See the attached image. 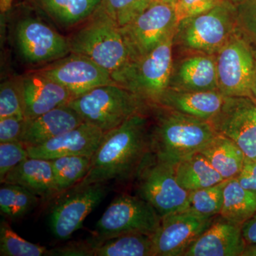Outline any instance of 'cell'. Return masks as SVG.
<instances>
[{
  "label": "cell",
  "instance_id": "e0dca14e",
  "mask_svg": "<svg viewBox=\"0 0 256 256\" xmlns=\"http://www.w3.org/2000/svg\"><path fill=\"white\" fill-rule=\"evenodd\" d=\"M242 226L216 216L184 256H242L246 246Z\"/></svg>",
  "mask_w": 256,
  "mask_h": 256
},
{
  "label": "cell",
  "instance_id": "d4e9b609",
  "mask_svg": "<svg viewBox=\"0 0 256 256\" xmlns=\"http://www.w3.org/2000/svg\"><path fill=\"white\" fill-rule=\"evenodd\" d=\"M256 213V192L242 188L236 178L227 180L220 215L234 223L244 225Z\"/></svg>",
  "mask_w": 256,
  "mask_h": 256
},
{
  "label": "cell",
  "instance_id": "f35d334b",
  "mask_svg": "<svg viewBox=\"0 0 256 256\" xmlns=\"http://www.w3.org/2000/svg\"><path fill=\"white\" fill-rule=\"evenodd\" d=\"M235 178L242 188L256 193V160L246 158L242 169Z\"/></svg>",
  "mask_w": 256,
  "mask_h": 256
},
{
  "label": "cell",
  "instance_id": "277c9868",
  "mask_svg": "<svg viewBox=\"0 0 256 256\" xmlns=\"http://www.w3.org/2000/svg\"><path fill=\"white\" fill-rule=\"evenodd\" d=\"M86 24L68 38L70 53L84 55L114 72L129 60L119 26L99 6Z\"/></svg>",
  "mask_w": 256,
  "mask_h": 256
},
{
  "label": "cell",
  "instance_id": "7bdbcfd3",
  "mask_svg": "<svg viewBox=\"0 0 256 256\" xmlns=\"http://www.w3.org/2000/svg\"><path fill=\"white\" fill-rule=\"evenodd\" d=\"M13 0H0V10L2 12H5L11 8Z\"/></svg>",
  "mask_w": 256,
  "mask_h": 256
},
{
  "label": "cell",
  "instance_id": "484cf974",
  "mask_svg": "<svg viewBox=\"0 0 256 256\" xmlns=\"http://www.w3.org/2000/svg\"><path fill=\"white\" fill-rule=\"evenodd\" d=\"M92 256H153L152 240L146 234L132 233L95 240Z\"/></svg>",
  "mask_w": 256,
  "mask_h": 256
},
{
  "label": "cell",
  "instance_id": "1f68e13d",
  "mask_svg": "<svg viewBox=\"0 0 256 256\" xmlns=\"http://www.w3.org/2000/svg\"><path fill=\"white\" fill-rule=\"evenodd\" d=\"M6 117L25 118L22 78H10L0 85V119Z\"/></svg>",
  "mask_w": 256,
  "mask_h": 256
},
{
  "label": "cell",
  "instance_id": "ba28073f",
  "mask_svg": "<svg viewBox=\"0 0 256 256\" xmlns=\"http://www.w3.org/2000/svg\"><path fill=\"white\" fill-rule=\"evenodd\" d=\"M137 176L138 196L154 207L162 218L188 208L190 192L178 182L173 165L151 153Z\"/></svg>",
  "mask_w": 256,
  "mask_h": 256
},
{
  "label": "cell",
  "instance_id": "5b68a950",
  "mask_svg": "<svg viewBox=\"0 0 256 256\" xmlns=\"http://www.w3.org/2000/svg\"><path fill=\"white\" fill-rule=\"evenodd\" d=\"M67 105L84 122L106 132L118 127L134 114L143 112L146 104L124 88L109 84L74 98Z\"/></svg>",
  "mask_w": 256,
  "mask_h": 256
},
{
  "label": "cell",
  "instance_id": "3957f363",
  "mask_svg": "<svg viewBox=\"0 0 256 256\" xmlns=\"http://www.w3.org/2000/svg\"><path fill=\"white\" fill-rule=\"evenodd\" d=\"M175 33L152 52L138 60H129L111 73L116 85L124 88L152 106L168 88L173 68Z\"/></svg>",
  "mask_w": 256,
  "mask_h": 256
},
{
  "label": "cell",
  "instance_id": "ffe728a7",
  "mask_svg": "<svg viewBox=\"0 0 256 256\" xmlns=\"http://www.w3.org/2000/svg\"><path fill=\"white\" fill-rule=\"evenodd\" d=\"M226 96L220 92H186L168 88L152 106L210 121L222 108Z\"/></svg>",
  "mask_w": 256,
  "mask_h": 256
},
{
  "label": "cell",
  "instance_id": "cb8c5ba5",
  "mask_svg": "<svg viewBox=\"0 0 256 256\" xmlns=\"http://www.w3.org/2000/svg\"><path fill=\"white\" fill-rule=\"evenodd\" d=\"M178 182L188 192L214 186L225 181L202 153H195L174 166Z\"/></svg>",
  "mask_w": 256,
  "mask_h": 256
},
{
  "label": "cell",
  "instance_id": "74e56055",
  "mask_svg": "<svg viewBox=\"0 0 256 256\" xmlns=\"http://www.w3.org/2000/svg\"><path fill=\"white\" fill-rule=\"evenodd\" d=\"M94 245V238L88 242H70L64 246L50 250V256H92Z\"/></svg>",
  "mask_w": 256,
  "mask_h": 256
},
{
  "label": "cell",
  "instance_id": "f546056e",
  "mask_svg": "<svg viewBox=\"0 0 256 256\" xmlns=\"http://www.w3.org/2000/svg\"><path fill=\"white\" fill-rule=\"evenodd\" d=\"M226 181L190 192L186 210L206 218L220 215L223 207L224 188Z\"/></svg>",
  "mask_w": 256,
  "mask_h": 256
},
{
  "label": "cell",
  "instance_id": "7a4b0ae2",
  "mask_svg": "<svg viewBox=\"0 0 256 256\" xmlns=\"http://www.w3.org/2000/svg\"><path fill=\"white\" fill-rule=\"evenodd\" d=\"M156 124L150 130L152 153L158 160L174 166L198 152L218 133L208 120L158 106Z\"/></svg>",
  "mask_w": 256,
  "mask_h": 256
},
{
  "label": "cell",
  "instance_id": "f6af8a7d",
  "mask_svg": "<svg viewBox=\"0 0 256 256\" xmlns=\"http://www.w3.org/2000/svg\"><path fill=\"white\" fill-rule=\"evenodd\" d=\"M226 1L230 2L233 3L234 4H237L240 0H226Z\"/></svg>",
  "mask_w": 256,
  "mask_h": 256
},
{
  "label": "cell",
  "instance_id": "ee69618b",
  "mask_svg": "<svg viewBox=\"0 0 256 256\" xmlns=\"http://www.w3.org/2000/svg\"><path fill=\"white\" fill-rule=\"evenodd\" d=\"M178 0H154L153 2L164 3V4H172Z\"/></svg>",
  "mask_w": 256,
  "mask_h": 256
},
{
  "label": "cell",
  "instance_id": "60d3db41",
  "mask_svg": "<svg viewBox=\"0 0 256 256\" xmlns=\"http://www.w3.org/2000/svg\"><path fill=\"white\" fill-rule=\"evenodd\" d=\"M250 90H252V99L256 102V58L254 63V70H252Z\"/></svg>",
  "mask_w": 256,
  "mask_h": 256
},
{
  "label": "cell",
  "instance_id": "6da1fadb",
  "mask_svg": "<svg viewBox=\"0 0 256 256\" xmlns=\"http://www.w3.org/2000/svg\"><path fill=\"white\" fill-rule=\"evenodd\" d=\"M149 127L148 118L141 112L104 132L86 176L70 190L112 180L127 181L138 175L152 153Z\"/></svg>",
  "mask_w": 256,
  "mask_h": 256
},
{
  "label": "cell",
  "instance_id": "8992f818",
  "mask_svg": "<svg viewBox=\"0 0 256 256\" xmlns=\"http://www.w3.org/2000/svg\"><path fill=\"white\" fill-rule=\"evenodd\" d=\"M235 33V4L224 0L208 11L180 22L174 42L184 50L216 55Z\"/></svg>",
  "mask_w": 256,
  "mask_h": 256
},
{
  "label": "cell",
  "instance_id": "9a60e30c",
  "mask_svg": "<svg viewBox=\"0 0 256 256\" xmlns=\"http://www.w3.org/2000/svg\"><path fill=\"white\" fill-rule=\"evenodd\" d=\"M16 43L23 58L31 64L54 62L70 53L68 38L35 18L18 24Z\"/></svg>",
  "mask_w": 256,
  "mask_h": 256
},
{
  "label": "cell",
  "instance_id": "7402d4cb",
  "mask_svg": "<svg viewBox=\"0 0 256 256\" xmlns=\"http://www.w3.org/2000/svg\"><path fill=\"white\" fill-rule=\"evenodd\" d=\"M2 183L20 185L40 197L56 196L50 160L28 158L8 172Z\"/></svg>",
  "mask_w": 256,
  "mask_h": 256
},
{
  "label": "cell",
  "instance_id": "52a82bcc",
  "mask_svg": "<svg viewBox=\"0 0 256 256\" xmlns=\"http://www.w3.org/2000/svg\"><path fill=\"white\" fill-rule=\"evenodd\" d=\"M162 217L154 207L140 196L122 194L114 198L96 224V242L122 234L137 233L152 236Z\"/></svg>",
  "mask_w": 256,
  "mask_h": 256
},
{
  "label": "cell",
  "instance_id": "8fae6325",
  "mask_svg": "<svg viewBox=\"0 0 256 256\" xmlns=\"http://www.w3.org/2000/svg\"><path fill=\"white\" fill-rule=\"evenodd\" d=\"M106 183L94 184L60 195L50 215V232L55 238L67 240L79 229L107 194Z\"/></svg>",
  "mask_w": 256,
  "mask_h": 256
},
{
  "label": "cell",
  "instance_id": "8d00e7d4",
  "mask_svg": "<svg viewBox=\"0 0 256 256\" xmlns=\"http://www.w3.org/2000/svg\"><path fill=\"white\" fill-rule=\"evenodd\" d=\"M26 118L6 117L0 119V143L22 142Z\"/></svg>",
  "mask_w": 256,
  "mask_h": 256
},
{
  "label": "cell",
  "instance_id": "44dd1931",
  "mask_svg": "<svg viewBox=\"0 0 256 256\" xmlns=\"http://www.w3.org/2000/svg\"><path fill=\"white\" fill-rule=\"evenodd\" d=\"M82 122L80 116L70 106H60L35 118L26 119L22 142L26 146H40Z\"/></svg>",
  "mask_w": 256,
  "mask_h": 256
},
{
  "label": "cell",
  "instance_id": "836d02e7",
  "mask_svg": "<svg viewBox=\"0 0 256 256\" xmlns=\"http://www.w3.org/2000/svg\"><path fill=\"white\" fill-rule=\"evenodd\" d=\"M154 0H102L100 6L114 20L119 28L137 18Z\"/></svg>",
  "mask_w": 256,
  "mask_h": 256
},
{
  "label": "cell",
  "instance_id": "4dcf8cb0",
  "mask_svg": "<svg viewBox=\"0 0 256 256\" xmlns=\"http://www.w3.org/2000/svg\"><path fill=\"white\" fill-rule=\"evenodd\" d=\"M0 255L2 256H50V250L28 242L13 230L6 220L0 224Z\"/></svg>",
  "mask_w": 256,
  "mask_h": 256
},
{
  "label": "cell",
  "instance_id": "d590c367",
  "mask_svg": "<svg viewBox=\"0 0 256 256\" xmlns=\"http://www.w3.org/2000/svg\"><path fill=\"white\" fill-rule=\"evenodd\" d=\"M224 0H178L172 6L178 22L212 10Z\"/></svg>",
  "mask_w": 256,
  "mask_h": 256
},
{
  "label": "cell",
  "instance_id": "83f0119b",
  "mask_svg": "<svg viewBox=\"0 0 256 256\" xmlns=\"http://www.w3.org/2000/svg\"><path fill=\"white\" fill-rule=\"evenodd\" d=\"M50 161L54 178L56 196H60L78 184L86 176L92 158L62 156Z\"/></svg>",
  "mask_w": 256,
  "mask_h": 256
},
{
  "label": "cell",
  "instance_id": "4fadbf2b",
  "mask_svg": "<svg viewBox=\"0 0 256 256\" xmlns=\"http://www.w3.org/2000/svg\"><path fill=\"white\" fill-rule=\"evenodd\" d=\"M37 72L63 86L73 98L101 86L116 84L110 72L79 54L70 53Z\"/></svg>",
  "mask_w": 256,
  "mask_h": 256
},
{
  "label": "cell",
  "instance_id": "b9f144b4",
  "mask_svg": "<svg viewBox=\"0 0 256 256\" xmlns=\"http://www.w3.org/2000/svg\"><path fill=\"white\" fill-rule=\"evenodd\" d=\"M242 256H256V244H246Z\"/></svg>",
  "mask_w": 256,
  "mask_h": 256
},
{
  "label": "cell",
  "instance_id": "ab89813d",
  "mask_svg": "<svg viewBox=\"0 0 256 256\" xmlns=\"http://www.w3.org/2000/svg\"><path fill=\"white\" fill-rule=\"evenodd\" d=\"M242 232L246 244H256V213L244 224Z\"/></svg>",
  "mask_w": 256,
  "mask_h": 256
},
{
  "label": "cell",
  "instance_id": "2e32d148",
  "mask_svg": "<svg viewBox=\"0 0 256 256\" xmlns=\"http://www.w3.org/2000/svg\"><path fill=\"white\" fill-rule=\"evenodd\" d=\"M100 128L82 122L78 127L37 146H26L28 158L47 160L62 156L92 158L104 137Z\"/></svg>",
  "mask_w": 256,
  "mask_h": 256
},
{
  "label": "cell",
  "instance_id": "e575fe53",
  "mask_svg": "<svg viewBox=\"0 0 256 256\" xmlns=\"http://www.w3.org/2000/svg\"><path fill=\"white\" fill-rule=\"evenodd\" d=\"M28 158V150L22 142L0 143V182Z\"/></svg>",
  "mask_w": 256,
  "mask_h": 256
},
{
  "label": "cell",
  "instance_id": "9c48e42d",
  "mask_svg": "<svg viewBox=\"0 0 256 256\" xmlns=\"http://www.w3.org/2000/svg\"><path fill=\"white\" fill-rule=\"evenodd\" d=\"M178 24L172 5L153 2L142 14L120 28L129 60L150 53L176 32Z\"/></svg>",
  "mask_w": 256,
  "mask_h": 256
},
{
  "label": "cell",
  "instance_id": "4316f807",
  "mask_svg": "<svg viewBox=\"0 0 256 256\" xmlns=\"http://www.w3.org/2000/svg\"><path fill=\"white\" fill-rule=\"evenodd\" d=\"M102 0H40L43 9L64 26H73L88 20Z\"/></svg>",
  "mask_w": 256,
  "mask_h": 256
},
{
  "label": "cell",
  "instance_id": "30bf717a",
  "mask_svg": "<svg viewBox=\"0 0 256 256\" xmlns=\"http://www.w3.org/2000/svg\"><path fill=\"white\" fill-rule=\"evenodd\" d=\"M215 56L218 92L226 97L252 98L256 58L246 42L235 33Z\"/></svg>",
  "mask_w": 256,
  "mask_h": 256
},
{
  "label": "cell",
  "instance_id": "7c38bea8",
  "mask_svg": "<svg viewBox=\"0 0 256 256\" xmlns=\"http://www.w3.org/2000/svg\"><path fill=\"white\" fill-rule=\"evenodd\" d=\"M216 132L233 140L246 158L256 160V102L249 97H226L210 121Z\"/></svg>",
  "mask_w": 256,
  "mask_h": 256
},
{
  "label": "cell",
  "instance_id": "d6a6232c",
  "mask_svg": "<svg viewBox=\"0 0 256 256\" xmlns=\"http://www.w3.org/2000/svg\"><path fill=\"white\" fill-rule=\"evenodd\" d=\"M235 8L236 33L246 42L256 58V0H240Z\"/></svg>",
  "mask_w": 256,
  "mask_h": 256
},
{
  "label": "cell",
  "instance_id": "603a6c76",
  "mask_svg": "<svg viewBox=\"0 0 256 256\" xmlns=\"http://www.w3.org/2000/svg\"><path fill=\"white\" fill-rule=\"evenodd\" d=\"M224 180L235 178L240 173L246 156L229 138L217 134L200 151Z\"/></svg>",
  "mask_w": 256,
  "mask_h": 256
},
{
  "label": "cell",
  "instance_id": "f1b7e54d",
  "mask_svg": "<svg viewBox=\"0 0 256 256\" xmlns=\"http://www.w3.org/2000/svg\"><path fill=\"white\" fill-rule=\"evenodd\" d=\"M0 188V210L10 220H18L36 206L38 197L26 188L13 184L2 183Z\"/></svg>",
  "mask_w": 256,
  "mask_h": 256
},
{
  "label": "cell",
  "instance_id": "d6986e66",
  "mask_svg": "<svg viewBox=\"0 0 256 256\" xmlns=\"http://www.w3.org/2000/svg\"><path fill=\"white\" fill-rule=\"evenodd\" d=\"M170 88L186 92H212L218 89L216 56L198 54L173 64Z\"/></svg>",
  "mask_w": 256,
  "mask_h": 256
},
{
  "label": "cell",
  "instance_id": "5bb4252c",
  "mask_svg": "<svg viewBox=\"0 0 256 256\" xmlns=\"http://www.w3.org/2000/svg\"><path fill=\"white\" fill-rule=\"evenodd\" d=\"M214 218L188 210L162 217L159 228L152 236L153 256H184Z\"/></svg>",
  "mask_w": 256,
  "mask_h": 256
},
{
  "label": "cell",
  "instance_id": "ac0fdd59",
  "mask_svg": "<svg viewBox=\"0 0 256 256\" xmlns=\"http://www.w3.org/2000/svg\"><path fill=\"white\" fill-rule=\"evenodd\" d=\"M22 78L26 119L35 118L67 105L73 98L65 87L37 70L26 74Z\"/></svg>",
  "mask_w": 256,
  "mask_h": 256
}]
</instances>
